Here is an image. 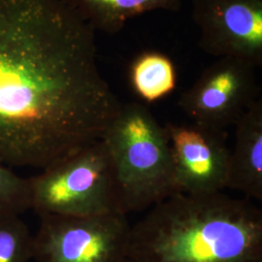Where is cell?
Instances as JSON below:
<instances>
[{"instance_id": "6", "label": "cell", "mask_w": 262, "mask_h": 262, "mask_svg": "<svg viewBox=\"0 0 262 262\" xmlns=\"http://www.w3.org/2000/svg\"><path fill=\"white\" fill-rule=\"evenodd\" d=\"M257 69L240 58L220 57L180 96L179 107L192 122L225 130L260 98Z\"/></svg>"}, {"instance_id": "3", "label": "cell", "mask_w": 262, "mask_h": 262, "mask_svg": "<svg viewBox=\"0 0 262 262\" xmlns=\"http://www.w3.org/2000/svg\"><path fill=\"white\" fill-rule=\"evenodd\" d=\"M101 139L112 160L122 214L151 208L176 193L168 135L147 106L122 104Z\"/></svg>"}, {"instance_id": "13", "label": "cell", "mask_w": 262, "mask_h": 262, "mask_svg": "<svg viewBox=\"0 0 262 262\" xmlns=\"http://www.w3.org/2000/svg\"><path fill=\"white\" fill-rule=\"evenodd\" d=\"M28 210V178L0 160V215H21Z\"/></svg>"}, {"instance_id": "11", "label": "cell", "mask_w": 262, "mask_h": 262, "mask_svg": "<svg viewBox=\"0 0 262 262\" xmlns=\"http://www.w3.org/2000/svg\"><path fill=\"white\" fill-rule=\"evenodd\" d=\"M131 86L136 95L152 103L172 94L177 85V71L172 59L159 52H145L129 69Z\"/></svg>"}, {"instance_id": "5", "label": "cell", "mask_w": 262, "mask_h": 262, "mask_svg": "<svg viewBox=\"0 0 262 262\" xmlns=\"http://www.w3.org/2000/svg\"><path fill=\"white\" fill-rule=\"evenodd\" d=\"M33 234L34 262H122L131 225L122 214L40 216Z\"/></svg>"}, {"instance_id": "10", "label": "cell", "mask_w": 262, "mask_h": 262, "mask_svg": "<svg viewBox=\"0 0 262 262\" xmlns=\"http://www.w3.org/2000/svg\"><path fill=\"white\" fill-rule=\"evenodd\" d=\"M94 28L108 34L122 31L129 19L154 11L179 12L182 0H63Z\"/></svg>"}, {"instance_id": "12", "label": "cell", "mask_w": 262, "mask_h": 262, "mask_svg": "<svg viewBox=\"0 0 262 262\" xmlns=\"http://www.w3.org/2000/svg\"><path fill=\"white\" fill-rule=\"evenodd\" d=\"M33 261V234L19 215H0V262Z\"/></svg>"}, {"instance_id": "14", "label": "cell", "mask_w": 262, "mask_h": 262, "mask_svg": "<svg viewBox=\"0 0 262 262\" xmlns=\"http://www.w3.org/2000/svg\"><path fill=\"white\" fill-rule=\"evenodd\" d=\"M122 262H130V261H129V260H128V258H126V259H125V260H124V261H122Z\"/></svg>"}, {"instance_id": "8", "label": "cell", "mask_w": 262, "mask_h": 262, "mask_svg": "<svg viewBox=\"0 0 262 262\" xmlns=\"http://www.w3.org/2000/svg\"><path fill=\"white\" fill-rule=\"evenodd\" d=\"M199 48L210 56L262 66V0H192Z\"/></svg>"}, {"instance_id": "4", "label": "cell", "mask_w": 262, "mask_h": 262, "mask_svg": "<svg viewBox=\"0 0 262 262\" xmlns=\"http://www.w3.org/2000/svg\"><path fill=\"white\" fill-rule=\"evenodd\" d=\"M28 183L29 210L39 217L122 214L112 160L102 139L40 170Z\"/></svg>"}, {"instance_id": "1", "label": "cell", "mask_w": 262, "mask_h": 262, "mask_svg": "<svg viewBox=\"0 0 262 262\" xmlns=\"http://www.w3.org/2000/svg\"><path fill=\"white\" fill-rule=\"evenodd\" d=\"M122 103L63 0H0V160L42 170L100 140Z\"/></svg>"}, {"instance_id": "2", "label": "cell", "mask_w": 262, "mask_h": 262, "mask_svg": "<svg viewBox=\"0 0 262 262\" xmlns=\"http://www.w3.org/2000/svg\"><path fill=\"white\" fill-rule=\"evenodd\" d=\"M130 262H262V212L223 192L175 193L131 225Z\"/></svg>"}, {"instance_id": "9", "label": "cell", "mask_w": 262, "mask_h": 262, "mask_svg": "<svg viewBox=\"0 0 262 262\" xmlns=\"http://www.w3.org/2000/svg\"><path fill=\"white\" fill-rule=\"evenodd\" d=\"M235 144L229 157L227 188L248 199L262 200V99L235 123Z\"/></svg>"}, {"instance_id": "7", "label": "cell", "mask_w": 262, "mask_h": 262, "mask_svg": "<svg viewBox=\"0 0 262 262\" xmlns=\"http://www.w3.org/2000/svg\"><path fill=\"white\" fill-rule=\"evenodd\" d=\"M176 193L204 195L227 188L230 150L225 130L199 124L167 123Z\"/></svg>"}]
</instances>
